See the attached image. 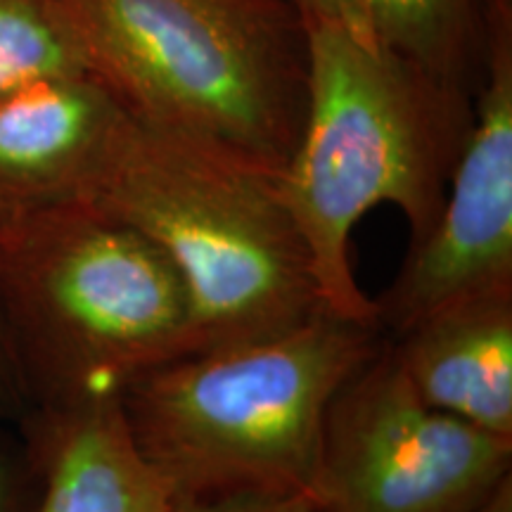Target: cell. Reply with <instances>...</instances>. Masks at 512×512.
<instances>
[{"mask_svg": "<svg viewBox=\"0 0 512 512\" xmlns=\"http://www.w3.org/2000/svg\"><path fill=\"white\" fill-rule=\"evenodd\" d=\"M19 425L34 512H169L171 489L138 453L119 399L34 408Z\"/></svg>", "mask_w": 512, "mask_h": 512, "instance_id": "obj_9", "label": "cell"}, {"mask_svg": "<svg viewBox=\"0 0 512 512\" xmlns=\"http://www.w3.org/2000/svg\"><path fill=\"white\" fill-rule=\"evenodd\" d=\"M36 477L27 446L0 437V512H34Z\"/></svg>", "mask_w": 512, "mask_h": 512, "instance_id": "obj_14", "label": "cell"}, {"mask_svg": "<svg viewBox=\"0 0 512 512\" xmlns=\"http://www.w3.org/2000/svg\"><path fill=\"white\" fill-rule=\"evenodd\" d=\"M88 72L145 124L280 174L306 112L292 0H60Z\"/></svg>", "mask_w": 512, "mask_h": 512, "instance_id": "obj_4", "label": "cell"}, {"mask_svg": "<svg viewBox=\"0 0 512 512\" xmlns=\"http://www.w3.org/2000/svg\"><path fill=\"white\" fill-rule=\"evenodd\" d=\"M306 24V112L280 195L297 223L320 306L375 323L351 238L377 207L399 209L411 242L430 233L472 124L467 88L325 19Z\"/></svg>", "mask_w": 512, "mask_h": 512, "instance_id": "obj_1", "label": "cell"}, {"mask_svg": "<svg viewBox=\"0 0 512 512\" xmlns=\"http://www.w3.org/2000/svg\"><path fill=\"white\" fill-rule=\"evenodd\" d=\"M79 72L88 67L60 0H0V98L38 79Z\"/></svg>", "mask_w": 512, "mask_h": 512, "instance_id": "obj_12", "label": "cell"}, {"mask_svg": "<svg viewBox=\"0 0 512 512\" xmlns=\"http://www.w3.org/2000/svg\"><path fill=\"white\" fill-rule=\"evenodd\" d=\"M512 472V444L427 406L387 349L330 403L313 501L323 512H470Z\"/></svg>", "mask_w": 512, "mask_h": 512, "instance_id": "obj_6", "label": "cell"}, {"mask_svg": "<svg viewBox=\"0 0 512 512\" xmlns=\"http://www.w3.org/2000/svg\"><path fill=\"white\" fill-rule=\"evenodd\" d=\"M0 316L31 411L119 399L140 373L200 349L174 264L88 202L0 223Z\"/></svg>", "mask_w": 512, "mask_h": 512, "instance_id": "obj_3", "label": "cell"}, {"mask_svg": "<svg viewBox=\"0 0 512 512\" xmlns=\"http://www.w3.org/2000/svg\"><path fill=\"white\" fill-rule=\"evenodd\" d=\"M387 349L427 406L512 444V292L446 306Z\"/></svg>", "mask_w": 512, "mask_h": 512, "instance_id": "obj_10", "label": "cell"}, {"mask_svg": "<svg viewBox=\"0 0 512 512\" xmlns=\"http://www.w3.org/2000/svg\"><path fill=\"white\" fill-rule=\"evenodd\" d=\"M302 19H325L470 91L482 57L484 0H292Z\"/></svg>", "mask_w": 512, "mask_h": 512, "instance_id": "obj_11", "label": "cell"}, {"mask_svg": "<svg viewBox=\"0 0 512 512\" xmlns=\"http://www.w3.org/2000/svg\"><path fill=\"white\" fill-rule=\"evenodd\" d=\"M479 69L472 124L439 219L408 245L375 299L377 328L389 339L446 306L512 292V0H484Z\"/></svg>", "mask_w": 512, "mask_h": 512, "instance_id": "obj_7", "label": "cell"}, {"mask_svg": "<svg viewBox=\"0 0 512 512\" xmlns=\"http://www.w3.org/2000/svg\"><path fill=\"white\" fill-rule=\"evenodd\" d=\"M31 411V403L19 373L17 358L12 354L8 330L0 316V425L22 422Z\"/></svg>", "mask_w": 512, "mask_h": 512, "instance_id": "obj_15", "label": "cell"}, {"mask_svg": "<svg viewBox=\"0 0 512 512\" xmlns=\"http://www.w3.org/2000/svg\"><path fill=\"white\" fill-rule=\"evenodd\" d=\"M470 512H512V472L498 479Z\"/></svg>", "mask_w": 512, "mask_h": 512, "instance_id": "obj_16", "label": "cell"}, {"mask_svg": "<svg viewBox=\"0 0 512 512\" xmlns=\"http://www.w3.org/2000/svg\"><path fill=\"white\" fill-rule=\"evenodd\" d=\"M278 176L131 114L88 204L136 228L174 264L200 349L219 347L323 309Z\"/></svg>", "mask_w": 512, "mask_h": 512, "instance_id": "obj_5", "label": "cell"}, {"mask_svg": "<svg viewBox=\"0 0 512 512\" xmlns=\"http://www.w3.org/2000/svg\"><path fill=\"white\" fill-rule=\"evenodd\" d=\"M131 112L93 74L38 79L0 98V223L88 202Z\"/></svg>", "mask_w": 512, "mask_h": 512, "instance_id": "obj_8", "label": "cell"}, {"mask_svg": "<svg viewBox=\"0 0 512 512\" xmlns=\"http://www.w3.org/2000/svg\"><path fill=\"white\" fill-rule=\"evenodd\" d=\"M384 339L375 323L318 309L273 335L159 363L126 384L119 408L171 496H313L330 403Z\"/></svg>", "mask_w": 512, "mask_h": 512, "instance_id": "obj_2", "label": "cell"}, {"mask_svg": "<svg viewBox=\"0 0 512 512\" xmlns=\"http://www.w3.org/2000/svg\"><path fill=\"white\" fill-rule=\"evenodd\" d=\"M169 512H323L309 494L299 491H219L174 494Z\"/></svg>", "mask_w": 512, "mask_h": 512, "instance_id": "obj_13", "label": "cell"}]
</instances>
